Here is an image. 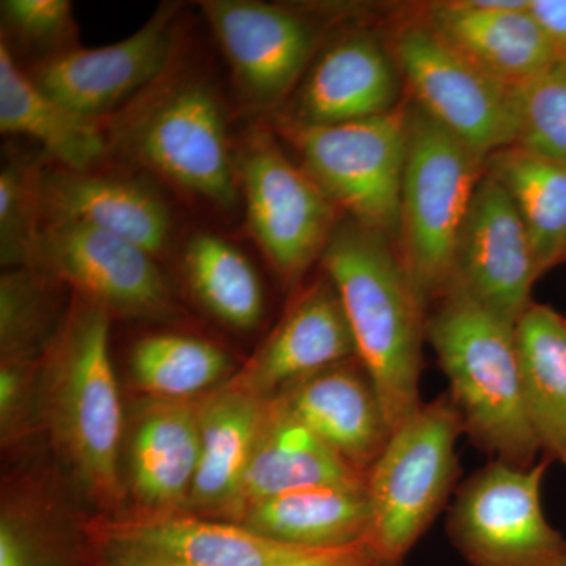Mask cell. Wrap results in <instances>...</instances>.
<instances>
[{"mask_svg":"<svg viewBox=\"0 0 566 566\" xmlns=\"http://www.w3.org/2000/svg\"><path fill=\"white\" fill-rule=\"evenodd\" d=\"M134 382L153 400L189 401L216 385L229 370V359L218 346L182 334H155L134 345Z\"/></svg>","mask_w":566,"mask_h":566,"instance_id":"29","label":"cell"},{"mask_svg":"<svg viewBox=\"0 0 566 566\" xmlns=\"http://www.w3.org/2000/svg\"><path fill=\"white\" fill-rule=\"evenodd\" d=\"M109 318L80 297L48 346L43 368V412L52 438L88 493L107 506L122 501L123 430Z\"/></svg>","mask_w":566,"mask_h":566,"instance_id":"4","label":"cell"},{"mask_svg":"<svg viewBox=\"0 0 566 566\" xmlns=\"http://www.w3.org/2000/svg\"><path fill=\"white\" fill-rule=\"evenodd\" d=\"M199 457L197 405L150 401L142 409L129 457L137 501L151 509H170L189 499Z\"/></svg>","mask_w":566,"mask_h":566,"instance_id":"25","label":"cell"},{"mask_svg":"<svg viewBox=\"0 0 566 566\" xmlns=\"http://www.w3.org/2000/svg\"><path fill=\"white\" fill-rule=\"evenodd\" d=\"M156 256L115 234L73 222L41 226L31 264L82 300L109 314L169 318L177 314L172 290Z\"/></svg>","mask_w":566,"mask_h":566,"instance_id":"12","label":"cell"},{"mask_svg":"<svg viewBox=\"0 0 566 566\" xmlns=\"http://www.w3.org/2000/svg\"><path fill=\"white\" fill-rule=\"evenodd\" d=\"M464 423L450 395L422 403L394 431L367 476V545L401 566L446 506L458 476L457 441Z\"/></svg>","mask_w":566,"mask_h":566,"instance_id":"6","label":"cell"},{"mask_svg":"<svg viewBox=\"0 0 566 566\" xmlns=\"http://www.w3.org/2000/svg\"><path fill=\"white\" fill-rule=\"evenodd\" d=\"M96 566H177L163 558L151 556L144 551L133 549L120 545H111V543H99L98 558ZM329 566H390L385 564L367 543L357 546L353 553H349L344 560Z\"/></svg>","mask_w":566,"mask_h":566,"instance_id":"35","label":"cell"},{"mask_svg":"<svg viewBox=\"0 0 566 566\" xmlns=\"http://www.w3.org/2000/svg\"><path fill=\"white\" fill-rule=\"evenodd\" d=\"M515 335L528 420L547 460L566 465V318L534 303Z\"/></svg>","mask_w":566,"mask_h":566,"instance_id":"26","label":"cell"},{"mask_svg":"<svg viewBox=\"0 0 566 566\" xmlns=\"http://www.w3.org/2000/svg\"><path fill=\"white\" fill-rule=\"evenodd\" d=\"M182 271L197 300L219 322L249 331L262 319V282L251 260L226 238L192 234L182 252Z\"/></svg>","mask_w":566,"mask_h":566,"instance_id":"28","label":"cell"},{"mask_svg":"<svg viewBox=\"0 0 566 566\" xmlns=\"http://www.w3.org/2000/svg\"><path fill=\"white\" fill-rule=\"evenodd\" d=\"M549 464L546 457L531 468L494 461L464 483L447 532L469 565L566 566V538L542 505Z\"/></svg>","mask_w":566,"mask_h":566,"instance_id":"9","label":"cell"},{"mask_svg":"<svg viewBox=\"0 0 566 566\" xmlns=\"http://www.w3.org/2000/svg\"><path fill=\"white\" fill-rule=\"evenodd\" d=\"M274 133L349 221L395 245L406 161V103L397 109L333 126L274 122Z\"/></svg>","mask_w":566,"mask_h":566,"instance_id":"7","label":"cell"},{"mask_svg":"<svg viewBox=\"0 0 566 566\" xmlns=\"http://www.w3.org/2000/svg\"><path fill=\"white\" fill-rule=\"evenodd\" d=\"M531 0H455L424 7L420 20L493 80L517 87L556 63Z\"/></svg>","mask_w":566,"mask_h":566,"instance_id":"19","label":"cell"},{"mask_svg":"<svg viewBox=\"0 0 566 566\" xmlns=\"http://www.w3.org/2000/svg\"><path fill=\"white\" fill-rule=\"evenodd\" d=\"M365 485L367 476L297 420L279 398L268 401L245 471L243 510L252 502L307 488Z\"/></svg>","mask_w":566,"mask_h":566,"instance_id":"21","label":"cell"},{"mask_svg":"<svg viewBox=\"0 0 566 566\" xmlns=\"http://www.w3.org/2000/svg\"><path fill=\"white\" fill-rule=\"evenodd\" d=\"M120 153L181 193L229 211L240 199L226 104L180 52L153 84L104 122Z\"/></svg>","mask_w":566,"mask_h":566,"instance_id":"2","label":"cell"},{"mask_svg":"<svg viewBox=\"0 0 566 566\" xmlns=\"http://www.w3.org/2000/svg\"><path fill=\"white\" fill-rule=\"evenodd\" d=\"M33 359H2L0 368V420L6 436L18 420L25 401Z\"/></svg>","mask_w":566,"mask_h":566,"instance_id":"36","label":"cell"},{"mask_svg":"<svg viewBox=\"0 0 566 566\" xmlns=\"http://www.w3.org/2000/svg\"><path fill=\"white\" fill-rule=\"evenodd\" d=\"M517 147L566 164V65L553 66L515 87Z\"/></svg>","mask_w":566,"mask_h":566,"instance_id":"30","label":"cell"},{"mask_svg":"<svg viewBox=\"0 0 566 566\" xmlns=\"http://www.w3.org/2000/svg\"><path fill=\"white\" fill-rule=\"evenodd\" d=\"M538 277L515 205L485 172L458 237L446 294H460L516 326L534 304L532 286Z\"/></svg>","mask_w":566,"mask_h":566,"instance_id":"14","label":"cell"},{"mask_svg":"<svg viewBox=\"0 0 566 566\" xmlns=\"http://www.w3.org/2000/svg\"><path fill=\"white\" fill-rule=\"evenodd\" d=\"M200 10L226 55L241 104L277 114L322 50L315 21L260 0H205Z\"/></svg>","mask_w":566,"mask_h":566,"instance_id":"11","label":"cell"},{"mask_svg":"<svg viewBox=\"0 0 566 566\" xmlns=\"http://www.w3.org/2000/svg\"><path fill=\"white\" fill-rule=\"evenodd\" d=\"M279 400L365 476L394 433L374 382L357 357L311 376Z\"/></svg>","mask_w":566,"mask_h":566,"instance_id":"20","label":"cell"},{"mask_svg":"<svg viewBox=\"0 0 566 566\" xmlns=\"http://www.w3.org/2000/svg\"><path fill=\"white\" fill-rule=\"evenodd\" d=\"M240 524L283 545L346 549L367 543L370 504L365 486H318L252 502Z\"/></svg>","mask_w":566,"mask_h":566,"instance_id":"24","label":"cell"},{"mask_svg":"<svg viewBox=\"0 0 566 566\" xmlns=\"http://www.w3.org/2000/svg\"><path fill=\"white\" fill-rule=\"evenodd\" d=\"M268 401L223 386L197 403L200 457L189 501L203 510H243L245 471Z\"/></svg>","mask_w":566,"mask_h":566,"instance_id":"22","label":"cell"},{"mask_svg":"<svg viewBox=\"0 0 566 566\" xmlns=\"http://www.w3.org/2000/svg\"><path fill=\"white\" fill-rule=\"evenodd\" d=\"M180 10L181 3H163L128 39L52 55L33 63L28 74L66 109L104 123L158 80L177 57Z\"/></svg>","mask_w":566,"mask_h":566,"instance_id":"13","label":"cell"},{"mask_svg":"<svg viewBox=\"0 0 566 566\" xmlns=\"http://www.w3.org/2000/svg\"><path fill=\"white\" fill-rule=\"evenodd\" d=\"M485 161L419 104L406 102V161L395 251L427 308L441 301L449 286L458 237L485 175Z\"/></svg>","mask_w":566,"mask_h":566,"instance_id":"5","label":"cell"},{"mask_svg":"<svg viewBox=\"0 0 566 566\" xmlns=\"http://www.w3.org/2000/svg\"><path fill=\"white\" fill-rule=\"evenodd\" d=\"M52 279L35 268L7 270L0 281L2 359H33L51 323L48 286Z\"/></svg>","mask_w":566,"mask_h":566,"instance_id":"31","label":"cell"},{"mask_svg":"<svg viewBox=\"0 0 566 566\" xmlns=\"http://www.w3.org/2000/svg\"><path fill=\"white\" fill-rule=\"evenodd\" d=\"M98 543L133 547L177 566H329L360 546L305 549L274 542L241 524L175 515L106 524L99 528Z\"/></svg>","mask_w":566,"mask_h":566,"instance_id":"18","label":"cell"},{"mask_svg":"<svg viewBox=\"0 0 566 566\" xmlns=\"http://www.w3.org/2000/svg\"><path fill=\"white\" fill-rule=\"evenodd\" d=\"M528 10L549 40L556 61L566 65V0H531Z\"/></svg>","mask_w":566,"mask_h":566,"instance_id":"37","label":"cell"},{"mask_svg":"<svg viewBox=\"0 0 566 566\" xmlns=\"http://www.w3.org/2000/svg\"><path fill=\"white\" fill-rule=\"evenodd\" d=\"M352 327L389 427L400 428L422 406L419 395L427 307L382 234L344 219L322 256Z\"/></svg>","mask_w":566,"mask_h":566,"instance_id":"1","label":"cell"},{"mask_svg":"<svg viewBox=\"0 0 566 566\" xmlns=\"http://www.w3.org/2000/svg\"><path fill=\"white\" fill-rule=\"evenodd\" d=\"M0 132L31 137L57 166L103 169L112 156L102 122L74 114L46 95L22 70L6 40L0 41Z\"/></svg>","mask_w":566,"mask_h":566,"instance_id":"23","label":"cell"},{"mask_svg":"<svg viewBox=\"0 0 566 566\" xmlns=\"http://www.w3.org/2000/svg\"><path fill=\"white\" fill-rule=\"evenodd\" d=\"M485 172L515 205L539 275L566 262V164L510 145L486 156Z\"/></svg>","mask_w":566,"mask_h":566,"instance_id":"27","label":"cell"},{"mask_svg":"<svg viewBox=\"0 0 566 566\" xmlns=\"http://www.w3.org/2000/svg\"><path fill=\"white\" fill-rule=\"evenodd\" d=\"M3 36L40 54L39 61L80 48L69 0H2ZM36 61V62H39Z\"/></svg>","mask_w":566,"mask_h":566,"instance_id":"33","label":"cell"},{"mask_svg":"<svg viewBox=\"0 0 566 566\" xmlns=\"http://www.w3.org/2000/svg\"><path fill=\"white\" fill-rule=\"evenodd\" d=\"M357 357L352 327L331 279L296 297L249 363L227 386L275 400L319 371Z\"/></svg>","mask_w":566,"mask_h":566,"instance_id":"16","label":"cell"},{"mask_svg":"<svg viewBox=\"0 0 566 566\" xmlns=\"http://www.w3.org/2000/svg\"><path fill=\"white\" fill-rule=\"evenodd\" d=\"M0 566H63L61 554L13 515L0 523Z\"/></svg>","mask_w":566,"mask_h":566,"instance_id":"34","label":"cell"},{"mask_svg":"<svg viewBox=\"0 0 566 566\" xmlns=\"http://www.w3.org/2000/svg\"><path fill=\"white\" fill-rule=\"evenodd\" d=\"M41 226L36 167L6 164L0 172V259L7 270L31 264Z\"/></svg>","mask_w":566,"mask_h":566,"instance_id":"32","label":"cell"},{"mask_svg":"<svg viewBox=\"0 0 566 566\" xmlns=\"http://www.w3.org/2000/svg\"><path fill=\"white\" fill-rule=\"evenodd\" d=\"M389 48L412 102L472 150L486 158L516 144L515 87L476 70L420 18L397 25Z\"/></svg>","mask_w":566,"mask_h":566,"instance_id":"10","label":"cell"},{"mask_svg":"<svg viewBox=\"0 0 566 566\" xmlns=\"http://www.w3.org/2000/svg\"><path fill=\"white\" fill-rule=\"evenodd\" d=\"M249 233L283 282H300L322 259L340 211L283 151L277 134L252 128L234 147Z\"/></svg>","mask_w":566,"mask_h":566,"instance_id":"8","label":"cell"},{"mask_svg":"<svg viewBox=\"0 0 566 566\" xmlns=\"http://www.w3.org/2000/svg\"><path fill=\"white\" fill-rule=\"evenodd\" d=\"M515 324L460 294L427 318V338L450 382L464 433L494 461L531 468L542 452L528 420Z\"/></svg>","mask_w":566,"mask_h":566,"instance_id":"3","label":"cell"},{"mask_svg":"<svg viewBox=\"0 0 566 566\" xmlns=\"http://www.w3.org/2000/svg\"><path fill=\"white\" fill-rule=\"evenodd\" d=\"M400 77L389 44L375 33H342L318 51L274 120L333 126L378 117L400 106Z\"/></svg>","mask_w":566,"mask_h":566,"instance_id":"15","label":"cell"},{"mask_svg":"<svg viewBox=\"0 0 566 566\" xmlns=\"http://www.w3.org/2000/svg\"><path fill=\"white\" fill-rule=\"evenodd\" d=\"M41 219L73 222L115 234L161 256L172 241L169 205L151 186L103 169L36 167Z\"/></svg>","mask_w":566,"mask_h":566,"instance_id":"17","label":"cell"}]
</instances>
